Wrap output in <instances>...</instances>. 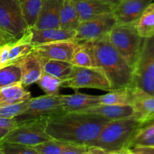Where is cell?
<instances>
[{
  "label": "cell",
  "mask_w": 154,
  "mask_h": 154,
  "mask_svg": "<svg viewBox=\"0 0 154 154\" xmlns=\"http://www.w3.org/2000/svg\"><path fill=\"white\" fill-rule=\"evenodd\" d=\"M64 142L51 138L48 141L34 146L38 154H62Z\"/></svg>",
  "instance_id": "31"
},
{
  "label": "cell",
  "mask_w": 154,
  "mask_h": 154,
  "mask_svg": "<svg viewBox=\"0 0 154 154\" xmlns=\"http://www.w3.org/2000/svg\"><path fill=\"white\" fill-rule=\"evenodd\" d=\"M42 118L17 125L11 129L0 142H12L34 147L51 139L45 132L47 120Z\"/></svg>",
  "instance_id": "8"
},
{
  "label": "cell",
  "mask_w": 154,
  "mask_h": 154,
  "mask_svg": "<svg viewBox=\"0 0 154 154\" xmlns=\"http://www.w3.org/2000/svg\"><path fill=\"white\" fill-rule=\"evenodd\" d=\"M0 150L2 154H38L33 147L12 142H2Z\"/></svg>",
  "instance_id": "32"
},
{
  "label": "cell",
  "mask_w": 154,
  "mask_h": 154,
  "mask_svg": "<svg viewBox=\"0 0 154 154\" xmlns=\"http://www.w3.org/2000/svg\"><path fill=\"white\" fill-rule=\"evenodd\" d=\"M132 87L154 95V35L143 39L139 55L132 69Z\"/></svg>",
  "instance_id": "5"
},
{
  "label": "cell",
  "mask_w": 154,
  "mask_h": 154,
  "mask_svg": "<svg viewBox=\"0 0 154 154\" xmlns=\"http://www.w3.org/2000/svg\"><path fill=\"white\" fill-rule=\"evenodd\" d=\"M73 67L71 62L48 60L44 64V72L64 81L71 75Z\"/></svg>",
  "instance_id": "25"
},
{
  "label": "cell",
  "mask_w": 154,
  "mask_h": 154,
  "mask_svg": "<svg viewBox=\"0 0 154 154\" xmlns=\"http://www.w3.org/2000/svg\"><path fill=\"white\" fill-rule=\"evenodd\" d=\"M63 0H42L37 21L32 28H60V14Z\"/></svg>",
  "instance_id": "16"
},
{
  "label": "cell",
  "mask_w": 154,
  "mask_h": 154,
  "mask_svg": "<svg viewBox=\"0 0 154 154\" xmlns=\"http://www.w3.org/2000/svg\"><path fill=\"white\" fill-rule=\"evenodd\" d=\"M31 38L32 32L29 28L23 37L11 44L8 52V64L17 61L32 51L33 45L31 43Z\"/></svg>",
  "instance_id": "22"
},
{
  "label": "cell",
  "mask_w": 154,
  "mask_h": 154,
  "mask_svg": "<svg viewBox=\"0 0 154 154\" xmlns=\"http://www.w3.org/2000/svg\"><path fill=\"white\" fill-rule=\"evenodd\" d=\"M90 43L97 67L109 80L112 90L132 87V68L111 45L108 35Z\"/></svg>",
  "instance_id": "2"
},
{
  "label": "cell",
  "mask_w": 154,
  "mask_h": 154,
  "mask_svg": "<svg viewBox=\"0 0 154 154\" xmlns=\"http://www.w3.org/2000/svg\"><path fill=\"white\" fill-rule=\"evenodd\" d=\"M9 131H10L9 129L0 127V141H1V140L2 139V138H4V137L6 135H7L8 132ZM0 143H1V142H0Z\"/></svg>",
  "instance_id": "40"
},
{
  "label": "cell",
  "mask_w": 154,
  "mask_h": 154,
  "mask_svg": "<svg viewBox=\"0 0 154 154\" xmlns=\"http://www.w3.org/2000/svg\"><path fill=\"white\" fill-rule=\"evenodd\" d=\"M11 44H5L0 46V69L8 64V52Z\"/></svg>",
  "instance_id": "36"
},
{
  "label": "cell",
  "mask_w": 154,
  "mask_h": 154,
  "mask_svg": "<svg viewBox=\"0 0 154 154\" xmlns=\"http://www.w3.org/2000/svg\"><path fill=\"white\" fill-rule=\"evenodd\" d=\"M17 126L14 118H6L0 117V127L8 129L9 130L14 129Z\"/></svg>",
  "instance_id": "37"
},
{
  "label": "cell",
  "mask_w": 154,
  "mask_h": 154,
  "mask_svg": "<svg viewBox=\"0 0 154 154\" xmlns=\"http://www.w3.org/2000/svg\"><path fill=\"white\" fill-rule=\"evenodd\" d=\"M63 82V80L44 72L37 84L47 95H56L59 94Z\"/></svg>",
  "instance_id": "30"
},
{
  "label": "cell",
  "mask_w": 154,
  "mask_h": 154,
  "mask_svg": "<svg viewBox=\"0 0 154 154\" xmlns=\"http://www.w3.org/2000/svg\"><path fill=\"white\" fill-rule=\"evenodd\" d=\"M107 151L98 146L90 145L87 146L85 154H107Z\"/></svg>",
  "instance_id": "39"
},
{
  "label": "cell",
  "mask_w": 154,
  "mask_h": 154,
  "mask_svg": "<svg viewBox=\"0 0 154 154\" xmlns=\"http://www.w3.org/2000/svg\"><path fill=\"white\" fill-rule=\"evenodd\" d=\"M81 22L112 13L116 3L105 0H72Z\"/></svg>",
  "instance_id": "15"
},
{
  "label": "cell",
  "mask_w": 154,
  "mask_h": 154,
  "mask_svg": "<svg viewBox=\"0 0 154 154\" xmlns=\"http://www.w3.org/2000/svg\"><path fill=\"white\" fill-rule=\"evenodd\" d=\"M0 29L17 40L29 29L16 0H0Z\"/></svg>",
  "instance_id": "9"
},
{
  "label": "cell",
  "mask_w": 154,
  "mask_h": 154,
  "mask_svg": "<svg viewBox=\"0 0 154 154\" xmlns=\"http://www.w3.org/2000/svg\"><path fill=\"white\" fill-rule=\"evenodd\" d=\"M30 98L31 94L25 90L21 83L0 87V105L17 103Z\"/></svg>",
  "instance_id": "20"
},
{
  "label": "cell",
  "mask_w": 154,
  "mask_h": 154,
  "mask_svg": "<svg viewBox=\"0 0 154 154\" xmlns=\"http://www.w3.org/2000/svg\"><path fill=\"white\" fill-rule=\"evenodd\" d=\"M29 99L23 101V102H17V103L0 105V117H6V118H14L18 114L22 113L27 108Z\"/></svg>",
  "instance_id": "33"
},
{
  "label": "cell",
  "mask_w": 154,
  "mask_h": 154,
  "mask_svg": "<svg viewBox=\"0 0 154 154\" xmlns=\"http://www.w3.org/2000/svg\"><path fill=\"white\" fill-rule=\"evenodd\" d=\"M71 63L80 67H97L90 42H78Z\"/></svg>",
  "instance_id": "21"
},
{
  "label": "cell",
  "mask_w": 154,
  "mask_h": 154,
  "mask_svg": "<svg viewBox=\"0 0 154 154\" xmlns=\"http://www.w3.org/2000/svg\"><path fill=\"white\" fill-rule=\"evenodd\" d=\"M46 60L32 51L23 58L14 63L21 69V84L24 87L37 83L44 72V64Z\"/></svg>",
  "instance_id": "14"
},
{
  "label": "cell",
  "mask_w": 154,
  "mask_h": 154,
  "mask_svg": "<svg viewBox=\"0 0 154 154\" xmlns=\"http://www.w3.org/2000/svg\"><path fill=\"white\" fill-rule=\"evenodd\" d=\"M30 29L32 32L31 43L33 46L61 41L75 40L76 35L75 29H63L60 28Z\"/></svg>",
  "instance_id": "17"
},
{
  "label": "cell",
  "mask_w": 154,
  "mask_h": 154,
  "mask_svg": "<svg viewBox=\"0 0 154 154\" xmlns=\"http://www.w3.org/2000/svg\"><path fill=\"white\" fill-rule=\"evenodd\" d=\"M78 43L75 40L52 42L33 46L32 51L45 60H57L71 62Z\"/></svg>",
  "instance_id": "12"
},
{
  "label": "cell",
  "mask_w": 154,
  "mask_h": 154,
  "mask_svg": "<svg viewBox=\"0 0 154 154\" xmlns=\"http://www.w3.org/2000/svg\"><path fill=\"white\" fill-rule=\"evenodd\" d=\"M15 41H17L15 38H14L10 34H8V32L3 31L2 29H0V44L2 45H4L5 44L12 43V42H14Z\"/></svg>",
  "instance_id": "38"
},
{
  "label": "cell",
  "mask_w": 154,
  "mask_h": 154,
  "mask_svg": "<svg viewBox=\"0 0 154 154\" xmlns=\"http://www.w3.org/2000/svg\"><path fill=\"white\" fill-rule=\"evenodd\" d=\"M111 45L133 69L139 55L143 38L135 28V23L116 24L108 34Z\"/></svg>",
  "instance_id": "4"
},
{
  "label": "cell",
  "mask_w": 154,
  "mask_h": 154,
  "mask_svg": "<svg viewBox=\"0 0 154 154\" xmlns=\"http://www.w3.org/2000/svg\"><path fill=\"white\" fill-rule=\"evenodd\" d=\"M137 32L143 38L154 35V2L150 3L135 22Z\"/></svg>",
  "instance_id": "24"
},
{
  "label": "cell",
  "mask_w": 154,
  "mask_h": 154,
  "mask_svg": "<svg viewBox=\"0 0 154 154\" xmlns=\"http://www.w3.org/2000/svg\"><path fill=\"white\" fill-rule=\"evenodd\" d=\"M87 146L64 142L62 154H85Z\"/></svg>",
  "instance_id": "34"
},
{
  "label": "cell",
  "mask_w": 154,
  "mask_h": 154,
  "mask_svg": "<svg viewBox=\"0 0 154 154\" xmlns=\"http://www.w3.org/2000/svg\"><path fill=\"white\" fill-rule=\"evenodd\" d=\"M131 87L114 89L99 96L100 105H130Z\"/></svg>",
  "instance_id": "26"
},
{
  "label": "cell",
  "mask_w": 154,
  "mask_h": 154,
  "mask_svg": "<svg viewBox=\"0 0 154 154\" xmlns=\"http://www.w3.org/2000/svg\"><path fill=\"white\" fill-rule=\"evenodd\" d=\"M153 0H119L112 14L117 24L133 23Z\"/></svg>",
  "instance_id": "13"
},
{
  "label": "cell",
  "mask_w": 154,
  "mask_h": 154,
  "mask_svg": "<svg viewBox=\"0 0 154 154\" xmlns=\"http://www.w3.org/2000/svg\"><path fill=\"white\" fill-rule=\"evenodd\" d=\"M117 24L112 13L105 14L80 23L76 29L75 40L91 42L107 35Z\"/></svg>",
  "instance_id": "10"
},
{
  "label": "cell",
  "mask_w": 154,
  "mask_h": 154,
  "mask_svg": "<svg viewBox=\"0 0 154 154\" xmlns=\"http://www.w3.org/2000/svg\"><path fill=\"white\" fill-rule=\"evenodd\" d=\"M142 126L134 116L111 120L104 126L93 145L104 149L108 153H129L128 144Z\"/></svg>",
  "instance_id": "3"
},
{
  "label": "cell",
  "mask_w": 154,
  "mask_h": 154,
  "mask_svg": "<svg viewBox=\"0 0 154 154\" xmlns=\"http://www.w3.org/2000/svg\"><path fill=\"white\" fill-rule=\"evenodd\" d=\"M130 105L134 109V117L143 126L154 122V95L131 87Z\"/></svg>",
  "instance_id": "11"
},
{
  "label": "cell",
  "mask_w": 154,
  "mask_h": 154,
  "mask_svg": "<svg viewBox=\"0 0 154 154\" xmlns=\"http://www.w3.org/2000/svg\"><path fill=\"white\" fill-rule=\"evenodd\" d=\"M29 28H32L37 21L42 0H16Z\"/></svg>",
  "instance_id": "27"
},
{
  "label": "cell",
  "mask_w": 154,
  "mask_h": 154,
  "mask_svg": "<svg viewBox=\"0 0 154 154\" xmlns=\"http://www.w3.org/2000/svg\"><path fill=\"white\" fill-rule=\"evenodd\" d=\"M0 46H2V45H1V44H0Z\"/></svg>",
  "instance_id": "42"
},
{
  "label": "cell",
  "mask_w": 154,
  "mask_h": 154,
  "mask_svg": "<svg viewBox=\"0 0 154 154\" xmlns=\"http://www.w3.org/2000/svg\"><path fill=\"white\" fill-rule=\"evenodd\" d=\"M108 119L91 113L63 112L47 120L45 132L51 138L81 145H93Z\"/></svg>",
  "instance_id": "1"
},
{
  "label": "cell",
  "mask_w": 154,
  "mask_h": 154,
  "mask_svg": "<svg viewBox=\"0 0 154 154\" xmlns=\"http://www.w3.org/2000/svg\"><path fill=\"white\" fill-rule=\"evenodd\" d=\"M65 112L61 105V94L45 95L30 99L27 108L14 117L17 125Z\"/></svg>",
  "instance_id": "6"
},
{
  "label": "cell",
  "mask_w": 154,
  "mask_h": 154,
  "mask_svg": "<svg viewBox=\"0 0 154 154\" xmlns=\"http://www.w3.org/2000/svg\"><path fill=\"white\" fill-rule=\"evenodd\" d=\"M61 105L65 112H81L100 105L99 96L81 93L61 95Z\"/></svg>",
  "instance_id": "18"
},
{
  "label": "cell",
  "mask_w": 154,
  "mask_h": 154,
  "mask_svg": "<svg viewBox=\"0 0 154 154\" xmlns=\"http://www.w3.org/2000/svg\"><path fill=\"white\" fill-rule=\"evenodd\" d=\"M105 1H108V2H111L114 3H117L119 0H105Z\"/></svg>",
  "instance_id": "41"
},
{
  "label": "cell",
  "mask_w": 154,
  "mask_h": 154,
  "mask_svg": "<svg viewBox=\"0 0 154 154\" xmlns=\"http://www.w3.org/2000/svg\"><path fill=\"white\" fill-rule=\"evenodd\" d=\"M84 112L98 114L110 120L127 118L134 116V109L131 105H99L85 110Z\"/></svg>",
  "instance_id": "19"
},
{
  "label": "cell",
  "mask_w": 154,
  "mask_h": 154,
  "mask_svg": "<svg viewBox=\"0 0 154 154\" xmlns=\"http://www.w3.org/2000/svg\"><path fill=\"white\" fill-rule=\"evenodd\" d=\"M133 146L154 147V122L140 128L128 144L127 148Z\"/></svg>",
  "instance_id": "28"
},
{
  "label": "cell",
  "mask_w": 154,
  "mask_h": 154,
  "mask_svg": "<svg viewBox=\"0 0 154 154\" xmlns=\"http://www.w3.org/2000/svg\"><path fill=\"white\" fill-rule=\"evenodd\" d=\"M21 69L16 63H11L0 69V87L20 83Z\"/></svg>",
  "instance_id": "29"
},
{
  "label": "cell",
  "mask_w": 154,
  "mask_h": 154,
  "mask_svg": "<svg viewBox=\"0 0 154 154\" xmlns=\"http://www.w3.org/2000/svg\"><path fill=\"white\" fill-rule=\"evenodd\" d=\"M127 149L129 154H154V147L133 146Z\"/></svg>",
  "instance_id": "35"
},
{
  "label": "cell",
  "mask_w": 154,
  "mask_h": 154,
  "mask_svg": "<svg viewBox=\"0 0 154 154\" xmlns=\"http://www.w3.org/2000/svg\"><path fill=\"white\" fill-rule=\"evenodd\" d=\"M62 87H68L73 90L96 89L108 92L112 90L109 80L99 68L75 66L69 78L63 81Z\"/></svg>",
  "instance_id": "7"
},
{
  "label": "cell",
  "mask_w": 154,
  "mask_h": 154,
  "mask_svg": "<svg viewBox=\"0 0 154 154\" xmlns=\"http://www.w3.org/2000/svg\"><path fill=\"white\" fill-rule=\"evenodd\" d=\"M80 23L78 11L72 0H63L60 14V28L76 30Z\"/></svg>",
  "instance_id": "23"
}]
</instances>
